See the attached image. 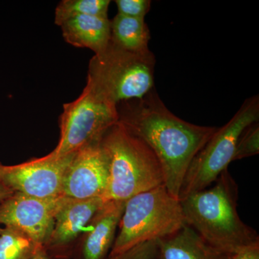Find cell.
<instances>
[{
	"instance_id": "1",
	"label": "cell",
	"mask_w": 259,
	"mask_h": 259,
	"mask_svg": "<svg viewBox=\"0 0 259 259\" xmlns=\"http://www.w3.org/2000/svg\"><path fill=\"white\" fill-rule=\"evenodd\" d=\"M118 122L156 155L164 186L180 199V189L191 162L218 127L190 123L172 113L153 89L141 99L117 105Z\"/></svg>"
},
{
	"instance_id": "12",
	"label": "cell",
	"mask_w": 259,
	"mask_h": 259,
	"mask_svg": "<svg viewBox=\"0 0 259 259\" xmlns=\"http://www.w3.org/2000/svg\"><path fill=\"white\" fill-rule=\"evenodd\" d=\"M125 201H106L97 211L81 236L77 259H105L115 242Z\"/></svg>"
},
{
	"instance_id": "15",
	"label": "cell",
	"mask_w": 259,
	"mask_h": 259,
	"mask_svg": "<svg viewBox=\"0 0 259 259\" xmlns=\"http://www.w3.org/2000/svg\"><path fill=\"white\" fill-rule=\"evenodd\" d=\"M111 41L120 49L136 54L150 52L151 35L145 19L129 18L117 13L110 20Z\"/></svg>"
},
{
	"instance_id": "14",
	"label": "cell",
	"mask_w": 259,
	"mask_h": 259,
	"mask_svg": "<svg viewBox=\"0 0 259 259\" xmlns=\"http://www.w3.org/2000/svg\"><path fill=\"white\" fill-rule=\"evenodd\" d=\"M64 40L77 48H87L101 54L111 40V27L108 18L81 15L68 19L60 25Z\"/></svg>"
},
{
	"instance_id": "21",
	"label": "cell",
	"mask_w": 259,
	"mask_h": 259,
	"mask_svg": "<svg viewBox=\"0 0 259 259\" xmlns=\"http://www.w3.org/2000/svg\"><path fill=\"white\" fill-rule=\"evenodd\" d=\"M231 259H259V243L240 250L233 255Z\"/></svg>"
},
{
	"instance_id": "23",
	"label": "cell",
	"mask_w": 259,
	"mask_h": 259,
	"mask_svg": "<svg viewBox=\"0 0 259 259\" xmlns=\"http://www.w3.org/2000/svg\"><path fill=\"white\" fill-rule=\"evenodd\" d=\"M14 193L13 191L7 188L3 184L0 183V203L3 202L5 199L8 198L10 196Z\"/></svg>"
},
{
	"instance_id": "16",
	"label": "cell",
	"mask_w": 259,
	"mask_h": 259,
	"mask_svg": "<svg viewBox=\"0 0 259 259\" xmlns=\"http://www.w3.org/2000/svg\"><path fill=\"white\" fill-rule=\"evenodd\" d=\"M42 245L14 228H3L0 235V259H30Z\"/></svg>"
},
{
	"instance_id": "7",
	"label": "cell",
	"mask_w": 259,
	"mask_h": 259,
	"mask_svg": "<svg viewBox=\"0 0 259 259\" xmlns=\"http://www.w3.org/2000/svg\"><path fill=\"white\" fill-rule=\"evenodd\" d=\"M118 120L117 105L87 80L80 96L64 105L60 117V139L50 154L54 158H63L88 145L100 142Z\"/></svg>"
},
{
	"instance_id": "5",
	"label": "cell",
	"mask_w": 259,
	"mask_h": 259,
	"mask_svg": "<svg viewBox=\"0 0 259 259\" xmlns=\"http://www.w3.org/2000/svg\"><path fill=\"white\" fill-rule=\"evenodd\" d=\"M156 59L151 51L136 54L110 40L106 49L89 64L88 81L115 105L141 99L154 89Z\"/></svg>"
},
{
	"instance_id": "17",
	"label": "cell",
	"mask_w": 259,
	"mask_h": 259,
	"mask_svg": "<svg viewBox=\"0 0 259 259\" xmlns=\"http://www.w3.org/2000/svg\"><path fill=\"white\" fill-rule=\"evenodd\" d=\"M110 0H63L56 7L55 24L60 26L68 19L81 15L108 18Z\"/></svg>"
},
{
	"instance_id": "10",
	"label": "cell",
	"mask_w": 259,
	"mask_h": 259,
	"mask_svg": "<svg viewBox=\"0 0 259 259\" xmlns=\"http://www.w3.org/2000/svg\"><path fill=\"white\" fill-rule=\"evenodd\" d=\"M100 141L84 146L75 153L65 172L61 194L70 199H103L109 171Z\"/></svg>"
},
{
	"instance_id": "8",
	"label": "cell",
	"mask_w": 259,
	"mask_h": 259,
	"mask_svg": "<svg viewBox=\"0 0 259 259\" xmlns=\"http://www.w3.org/2000/svg\"><path fill=\"white\" fill-rule=\"evenodd\" d=\"M67 199L62 194L40 198L14 192L0 203V224L25 233L44 247L56 214Z\"/></svg>"
},
{
	"instance_id": "18",
	"label": "cell",
	"mask_w": 259,
	"mask_h": 259,
	"mask_svg": "<svg viewBox=\"0 0 259 259\" xmlns=\"http://www.w3.org/2000/svg\"><path fill=\"white\" fill-rule=\"evenodd\" d=\"M259 153V124L253 122L243 131L237 143L233 161L250 157Z\"/></svg>"
},
{
	"instance_id": "20",
	"label": "cell",
	"mask_w": 259,
	"mask_h": 259,
	"mask_svg": "<svg viewBox=\"0 0 259 259\" xmlns=\"http://www.w3.org/2000/svg\"><path fill=\"white\" fill-rule=\"evenodd\" d=\"M115 3L118 14L129 18L145 19L151 9L150 0H117Z\"/></svg>"
},
{
	"instance_id": "13",
	"label": "cell",
	"mask_w": 259,
	"mask_h": 259,
	"mask_svg": "<svg viewBox=\"0 0 259 259\" xmlns=\"http://www.w3.org/2000/svg\"><path fill=\"white\" fill-rule=\"evenodd\" d=\"M158 259H231L209 245L186 224L176 233L157 240Z\"/></svg>"
},
{
	"instance_id": "22",
	"label": "cell",
	"mask_w": 259,
	"mask_h": 259,
	"mask_svg": "<svg viewBox=\"0 0 259 259\" xmlns=\"http://www.w3.org/2000/svg\"><path fill=\"white\" fill-rule=\"evenodd\" d=\"M30 259H55L47 253L44 247H40Z\"/></svg>"
},
{
	"instance_id": "6",
	"label": "cell",
	"mask_w": 259,
	"mask_h": 259,
	"mask_svg": "<svg viewBox=\"0 0 259 259\" xmlns=\"http://www.w3.org/2000/svg\"><path fill=\"white\" fill-rule=\"evenodd\" d=\"M259 120V97L247 99L229 122L218 127L197 153L186 172L180 199L207 189L233 161L238 140L248 125Z\"/></svg>"
},
{
	"instance_id": "2",
	"label": "cell",
	"mask_w": 259,
	"mask_h": 259,
	"mask_svg": "<svg viewBox=\"0 0 259 259\" xmlns=\"http://www.w3.org/2000/svg\"><path fill=\"white\" fill-rule=\"evenodd\" d=\"M212 188L180 199L186 224L213 248L233 255L259 243L258 233L240 218L237 211L239 190L228 169Z\"/></svg>"
},
{
	"instance_id": "19",
	"label": "cell",
	"mask_w": 259,
	"mask_h": 259,
	"mask_svg": "<svg viewBox=\"0 0 259 259\" xmlns=\"http://www.w3.org/2000/svg\"><path fill=\"white\" fill-rule=\"evenodd\" d=\"M107 259H158L157 241L141 243L122 253L110 255Z\"/></svg>"
},
{
	"instance_id": "9",
	"label": "cell",
	"mask_w": 259,
	"mask_h": 259,
	"mask_svg": "<svg viewBox=\"0 0 259 259\" xmlns=\"http://www.w3.org/2000/svg\"><path fill=\"white\" fill-rule=\"evenodd\" d=\"M74 154L57 158L49 153L20 164H0V183L13 192L32 197L44 198L59 195L65 172Z\"/></svg>"
},
{
	"instance_id": "24",
	"label": "cell",
	"mask_w": 259,
	"mask_h": 259,
	"mask_svg": "<svg viewBox=\"0 0 259 259\" xmlns=\"http://www.w3.org/2000/svg\"><path fill=\"white\" fill-rule=\"evenodd\" d=\"M2 231H3V228H0V235H1Z\"/></svg>"
},
{
	"instance_id": "4",
	"label": "cell",
	"mask_w": 259,
	"mask_h": 259,
	"mask_svg": "<svg viewBox=\"0 0 259 259\" xmlns=\"http://www.w3.org/2000/svg\"><path fill=\"white\" fill-rule=\"evenodd\" d=\"M185 225L180 199L171 195L164 185L136 194L125 201L110 255L170 236Z\"/></svg>"
},
{
	"instance_id": "3",
	"label": "cell",
	"mask_w": 259,
	"mask_h": 259,
	"mask_svg": "<svg viewBox=\"0 0 259 259\" xmlns=\"http://www.w3.org/2000/svg\"><path fill=\"white\" fill-rule=\"evenodd\" d=\"M108 164L105 201H127L136 194L164 185L161 164L152 150L117 122L102 137Z\"/></svg>"
},
{
	"instance_id": "11",
	"label": "cell",
	"mask_w": 259,
	"mask_h": 259,
	"mask_svg": "<svg viewBox=\"0 0 259 259\" xmlns=\"http://www.w3.org/2000/svg\"><path fill=\"white\" fill-rule=\"evenodd\" d=\"M106 201L102 197L68 198L56 214L54 228L44 248L54 258H65L71 246L82 236L87 226Z\"/></svg>"
}]
</instances>
